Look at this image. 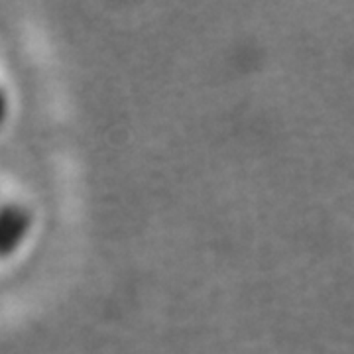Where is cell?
Listing matches in <instances>:
<instances>
[{"label": "cell", "instance_id": "obj_2", "mask_svg": "<svg viewBox=\"0 0 354 354\" xmlns=\"http://www.w3.org/2000/svg\"><path fill=\"white\" fill-rule=\"evenodd\" d=\"M4 116H6V97H4V93L0 91V122H2Z\"/></svg>", "mask_w": 354, "mask_h": 354}, {"label": "cell", "instance_id": "obj_1", "mask_svg": "<svg viewBox=\"0 0 354 354\" xmlns=\"http://www.w3.org/2000/svg\"><path fill=\"white\" fill-rule=\"evenodd\" d=\"M30 228V213L16 203L0 207V258L8 256L24 241Z\"/></svg>", "mask_w": 354, "mask_h": 354}]
</instances>
